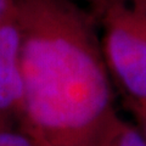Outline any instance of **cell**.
Returning a JSON list of instances; mask_svg holds the SVG:
<instances>
[{
	"mask_svg": "<svg viewBox=\"0 0 146 146\" xmlns=\"http://www.w3.org/2000/svg\"><path fill=\"white\" fill-rule=\"evenodd\" d=\"M15 9L25 84L17 128L40 146H100L117 115L86 17L66 0H21Z\"/></svg>",
	"mask_w": 146,
	"mask_h": 146,
	"instance_id": "cell-1",
	"label": "cell"
},
{
	"mask_svg": "<svg viewBox=\"0 0 146 146\" xmlns=\"http://www.w3.org/2000/svg\"><path fill=\"white\" fill-rule=\"evenodd\" d=\"M104 28L107 67L136 113L146 107V0H108Z\"/></svg>",
	"mask_w": 146,
	"mask_h": 146,
	"instance_id": "cell-2",
	"label": "cell"
},
{
	"mask_svg": "<svg viewBox=\"0 0 146 146\" xmlns=\"http://www.w3.org/2000/svg\"><path fill=\"white\" fill-rule=\"evenodd\" d=\"M22 35L13 12L0 18V130L16 129L22 115L25 84L21 72Z\"/></svg>",
	"mask_w": 146,
	"mask_h": 146,
	"instance_id": "cell-3",
	"label": "cell"
},
{
	"mask_svg": "<svg viewBox=\"0 0 146 146\" xmlns=\"http://www.w3.org/2000/svg\"><path fill=\"white\" fill-rule=\"evenodd\" d=\"M100 146H146V140L140 129L116 116L105 131Z\"/></svg>",
	"mask_w": 146,
	"mask_h": 146,
	"instance_id": "cell-4",
	"label": "cell"
},
{
	"mask_svg": "<svg viewBox=\"0 0 146 146\" xmlns=\"http://www.w3.org/2000/svg\"><path fill=\"white\" fill-rule=\"evenodd\" d=\"M0 146H40L36 141L21 129L0 130Z\"/></svg>",
	"mask_w": 146,
	"mask_h": 146,
	"instance_id": "cell-5",
	"label": "cell"
},
{
	"mask_svg": "<svg viewBox=\"0 0 146 146\" xmlns=\"http://www.w3.org/2000/svg\"><path fill=\"white\" fill-rule=\"evenodd\" d=\"M135 115H136V117H138L139 123H140V130H141V133H143L144 138L146 140V107L143 108L141 111L136 112Z\"/></svg>",
	"mask_w": 146,
	"mask_h": 146,
	"instance_id": "cell-6",
	"label": "cell"
},
{
	"mask_svg": "<svg viewBox=\"0 0 146 146\" xmlns=\"http://www.w3.org/2000/svg\"><path fill=\"white\" fill-rule=\"evenodd\" d=\"M10 5H11V0H0V18L5 15V12L9 10Z\"/></svg>",
	"mask_w": 146,
	"mask_h": 146,
	"instance_id": "cell-7",
	"label": "cell"
}]
</instances>
